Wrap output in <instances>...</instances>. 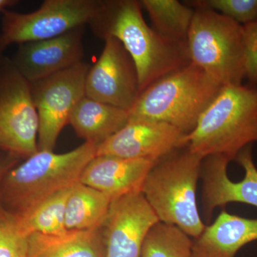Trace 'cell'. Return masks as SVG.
<instances>
[{
	"label": "cell",
	"mask_w": 257,
	"mask_h": 257,
	"mask_svg": "<svg viewBox=\"0 0 257 257\" xmlns=\"http://www.w3.org/2000/svg\"><path fill=\"white\" fill-rule=\"evenodd\" d=\"M142 9L137 0H103L88 24L99 38L113 37L122 44L138 71L140 92L191 62L187 42L163 36L149 26Z\"/></svg>",
	"instance_id": "1"
},
{
	"label": "cell",
	"mask_w": 257,
	"mask_h": 257,
	"mask_svg": "<svg viewBox=\"0 0 257 257\" xmlns=\"http://www.w3.org/2000/svg\"><path fill=\"white\" fill-rule=\"evenodd\" d=\"M186 141L189 151L203 160L219 155L235 160L257 143V86H223Z\"/></svg>",
	"instance_id": "2"
},
{
	"label": "cell",
	"mask_w": 257,
	"mask_h": 257,
	"mask_svg": "<svg viewBox=\"0 0 257 257\" xmlns=\"http://www.w3.org/2000/svg\"><path fill=\"white\" fill-rule=\"evenodd\" d=\"M222 87L190 62L142 91L130 118L167 123L188 135Z\"/></svg>",
	"instance_id": "3"
},
{
	"label": "cell",
	"mask_w": 257,
	"mask_h": 257,
	"mask_svg": "<svg viewBox=\"0 0 257 257\" xmlns=\"http://www.w3.org/2000/svg\"><path fill=\"white\" fill-rule=\"evenodd\" d=\"M202 161L187 147L172 152L152 167L142 189L159 221L175 225L194 239L206 226L197 203Z\"/></svg>",
	"instance_id": "4"
},
{
	"label": "cell",
	"mask_w": 257,
	"mask_h": 257,
	"mask_svg": "<svg viewBox=\"0 0 257 257\" xmlns=\"http://www.w3.org/2000/svg\"><path fill=\"white\" fill-rule=\"evenodd\" d=\"M97 147L84 143L65 153L39 150L8 172L0 198L16 214H23L55 193L71 188L96 155Z\"/></svg>",
	"instance_id": "5"
},
{
	"label": "cell",
	"mask_w": 257,
	"mask_h": 257,
	"mask_svg": "<svg viewBox=\"0 0 257 257\" xmlns=\"http://www.w3.org/2000/svg\"><path fill=\"white\" fill-rule=\"evenodd\" d=\"M187 45L191 62L221 86L242 84L245 79L243 25L194 1Z\"/></svg>",
	"instance_id": "6"
},
{
	"label": "cell",
	"mask_w": 257,
	"mask_h": 257,
	"mask_svg": "<svg viewBox=\"0 0 257 257\" xmlns=\"http://www.w3.org/2000/svg\"><path fill=\"white\" fill-rule=\"evenodd\" d=\"M38 132L31 83L5 57L0 64V150L28 158L39 151Z\"/></svg>",
	"instance_id": "7"
},
{
	"label": "cell",
	"mask_w": 257,
	"mask_h": 257,
	"mask_svg": "<svg viewBox=\"0 0 257 257\" xmlns=\"http://www.w3.org/2000/svg\"><path fill=\"white\" fill-rule=\"evenodd\" d=\"M102 3L103 0H46L31 13L5 10L0 35L8 47L60 36L88 25Z\"/></svg>",
	"instance_id": "8"
},
{
	"label": "cell",
	"mask_w": 257,
	"mask_h": 257,
	"mask_svg": "<svg viewBox=\"0 0 257 257\" xmlns=\"http://www.w3.org/2000/svg\"><path fill=\"white\" fill-rule=\"evenodd\" d=\"M89 65L85 62L32 83L39 117V150L53 151L57 139L69 124L74 109L85 96Z\"/></svg>",
	"instance_id": "9"
},
{
	"label": "cell",
	"mask_w": 257,
	"mask_h": 257,
	"mask_svg": "<svg viewBox=\"0 0 257 257\" xmlns=\"http://www.w3.org/2000/svg\"><path fill=\"white\" fill-rule=\"evenodd\" d=\"M140 93L131 56L117 39L107 37L100 57L88 71L85 96L130 111Z\"/></svg>",
	"instance_id": "10"
},
{
	"label": "cell",
	"mask_w": 257,
	"mask_h": 257,
	"mask_svg": "<svg viewBox=\"0 0 257 257\" xmlns=\"http://www.w3.org/2000/svg\"><path fill=\"white\" fill-rule=\"evenodd\" d=\"M187 134L161 121L131 119L96 149V156L158 162L187 147Z\"/></svg>",
	"instance_id": "11"
},
{
	"label": "cell",
	"mask_w": 257,
	"mask_h": 257,
	"mask_svg": "<svg viewBox=\"0 0 257 257\" xmlns=\"http://www.w3.org/2000/svg\"><path fill=\"white\" fill-rule=\"evenodd\" d=\"M159 221L143 193L114 199L101 226L105 257H141L145 238Z\"/></svg>",
	"instance_id": "12"
},
{
	"label": "cell",
	"mask_w": 257,
	"mask_h": 257,
	"mask_svg": "<svg viewBox=\"0 0 257 257\" xmlns=\"http://www.w3.org/2000/svg\"><path fill=\"white\" fill-rule=\"evenodd\" d=\"M244 170V177L234 182L229 178L230 161L215 155L202 161V202L204 215L210 217L215 208L230 203H241L257 208V168L253 162L252 145L238 154L235 160Z\"/></svg>",
	"instance_id": "13"
},
{
	"label": "cell",
	"mask_w": 257,
	"mask_h": 257,
	"mask_svg": "<svg viewBox=\"0 0 257 257\" xmlns=\"http://www.w3.org/2000/svg\"><path fill=\"white\" fill-rule=\"evenodd\" d=\"M84 28L49 40L19 45L12 62L31 84L70 68L83 62Z\"/></svg>",
	"instance_id": "14"
},
{
	"label": "cell",
	"mask_w": 257,
	"mask_h": 257,
	"mask_svg": "<svg viewBox=\"0 0 257 257\" xmlns=\"http://www.w3.org/2000/svg\"><path fill=\"white\" fill-rule=\"evenodd\" d=\"M157 162L95 156L86 166L79 182L116 198L142 192L144 183Z\"/></svg>",
	"instance_id": "15"
},
{
	"label": "cell",
	"mask_w": 257,
	"mask_h": 257,
	"mask_svg": "<svg viewBox=\"0 0 257 257\" xmlns=\"http://www.w3.org/2000/svg\"><path fill=\"white\" fill-rule=\"evenodd\" d=\"M257 240V218L248 219L221 210L193 241L192 257H235L245 245Z\"/></svg>",
	"instance_id": "16"
},
{
	"label": "cell",
	"mask_w": 257,
	"mask_h": 257,
	"mask_svg": "<svg viewBox=\"0 0 257 257\" xmlns=\"http://www.w3.org/2000/svg\"><path fill=\"white\" fill-rule=\"evenodd\" d=\"M128 119V111L85 96L71 114L69 124L85 143L98 147L124 127Z\"/></svg>",
	"instance_id": "17"
},
{
	"label": "cell",
	"mask_w": 257,
	"mask_h": 257,
	"mask_svg": "<svg viewBox=\"0 0 257 257\" xmlns=\"http://www.w3.org/2000/svg\"><path fill=\"white\" fill-rule=\"evenodd\" d=\"M28 257H105L101 228L59 235L32 234Z\"/></svg>",
	"instance_id": "18"
},
{
	"label": "cell",
	"mask_w": 257,
	"mask_h": 257,
	"mask_svg": "<svg viewBox=\"0 0 257 257\" xmlns=\"http://www.w3.org/2000/svg\"><path fill=\"white\" fill-rule=\"evenodd\" d=\"M110 196L78 182L72 187L66 207L67 231L100 229L109 213Z\"/></svg>",
	"instance_id": "19"
},
{
	"label": "cell",
	"mask_w": 257,
	"mask_h": 257,
	"mask_svg": "<svg viewBox=\"0 0 257 257\" xmlns=\"http://www.w3.org/2000/svg\"><path fill=\"white\" fill-rule=\"evenodd\" d=\"M72 188L55 193L23 214H15L24 232L29 236L32 234L59 235L65 233L67 231L66 207Z\"/></svg>",
	"instance_id": "20"
},
{
	"label": "cell",
	"mask_w": 257,
	"mask_h": 257,
	"mask_svg": "<svg viewBox=\"0 0 257 257\" xmlns=\"http://www.w3.org/2000/svg\"><path fill=\"white\" fill-rule=\"evenodd\" d=\"M151 20L152 28L161 35L187 42L194 9L177 0H142Z\"/></svg>",
	"instance_id": "21"
},
{
	"label": "cell",
	"mask_w": 257,
	"mask_h": 257,
	"mask_svg": "<svg viewBox=\"0 0 257 257\" xmlns=\"http://www.w3.org/2000/svg\"><path fill=\"white\" fill-rule=\"evenodd\" d=\"M192 244L182 229L159 221L145 238L141 257H192Z\"/></svg>",
	"instance_id": "22"
},
{
	"label": "cell",
	"mask_w": 257,
	"mask_h": 257,
	"mask_svg": "<svg viewBox=\"0 0 257 257\" xmlns=\"http://www.w3.org/2000/svg\"><path fill=\"white\" fill-rule=\"evenodd\" d=\"M29 236L16 214L0 208V257H28Z\"/></svg>",
	"instance_id": "23"
},
{
	"label": "cell",
	"mask_w": 257,
	"mask_h": 257,
	"mask_svg": "<svg viewBox=\"0 0 257 257\" xmlns=\"http://www.w3.org/2000/svg\"><path fill=\"white\" fill-rule=\"evenodd\" d=\"M203 5L241 25L257 22V0H204Z\"/></svg>",
	"instance_id": "24"
},
{
	"label": "cell",
	"mask_w": 257,
	"mask_h": 257,
	"mask_svg": "<svg viewBox=\"0 0 257 257\" xmlns=\"http://www.w3.org/2000/svg\"><path fill=\"white\" fill-rule=\"evenodd\" d=\"M245 79L248 85L257 86V22L243 25Z\"/></svg>",
	"instance_id": "25"
},
{
	"label": "cell",
	"mask_w": 257,
	"mask_h": 257,
	"mask_svg": "<svg viewBox=\"0 0 257 257\" xmlns=\"http://www.w3.org/2000/svg\"><path fill=\"white\" fill-rule=\"evenodd\" d=\"M18 3V1L15 0H0V12L3 13L5 10H7V8L16 5Z\"/></svg>",
	"instance_id": "26"
},
{
	"label": "cell",
	"mask_w": 257,
	"mask_h": 257,
	"mask_svg": "<svg viewBox=\"0 0 257 257\" xmlns=\"http://www.w3.org/2000/svg\"><path fill=\"white\" fill-rule=\"evenodd\" d=\"M7 46L6 44L5 43L4 40L2 38L1 35H0V64L3 62V59H4L5 56L3 55L5 50H6Z\"/></svg>",
	"instance_id": "27"
},
{
	"label": "cell",
	"mask_w": 257,
	"mask_h": 257,
	"mask_svg": "<svg viewBox=\"0 0 257 257\" xmlns=\"http://www.w3.org/2000/svg\"><path fill=\"white\" fill-rule=\"evenodd\" d=\"M2 172H3V170H2L1 166H0V192H1L2 181H3V179L2 178Z\"/></svg>",
	"instance_id": "28"
}]
</instances>
